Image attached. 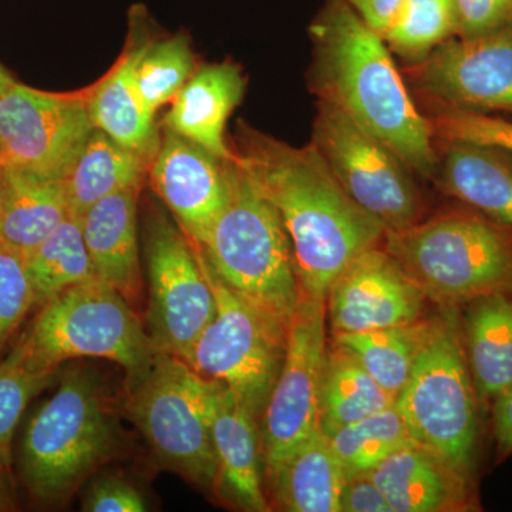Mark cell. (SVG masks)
Listing matches in <instances>:
<instances>
[{"instance_id":"obj_39","label":"cell","mask_w":512,"mask_h":512,"mask_svg":"<svg viewBox=\"0 0 512 512\" xmlns=\"http://www.w3.org/2000/svg\"><path fill=\"white\" fill-rule=\"evenodd\" d=\"M495 461L503 463L512 456V384L498 394L490 406Z\"/></svg>"},{"instance_id":"obj_30","label":"cell","mask_w":512,"mask_h":512,"mask_svg":"<svg viewBox=\"0 0 512 512\" xmlns=\"http://www.w3.org/2000/svg\"><path fill=\"white\" fill-rule=\"evenodd\" d=\"M328 439L346 478L369 474L394 451L416 443L396 403L342 427Z\"/></svg>"},{"instance_id":"obj_23","label":"cell","mask_w":512,"mask_h":512,"mask_svg":"<svg viewBox=\"0 0 512 512\" xmlns=\"http://www.w3.org/2000/svg\"><path fill=\"white\" fill-rule=\"evenodd\" d=\"M3 175L0 244L26 256L70 215L63 180L9 164Z\"/></svg>"},{"instance_id":"obj_15","label":"cell","mask_w":512,"mask_h":512,"mask_svg":"<svg viewBox=\"0 0 512 512\" xmlns=\"http://www.w3.org/2000/svg\"><path fill=\"white\" fill-rule=\"evenodd\" d=\"M380 245L357 256L330 286L326 319L332 335L369 332L423 319L429 299Z\"/></svg>"},{"instance_id":"obj_32","label":"cell","mask_w":512,"mask_h":512,"mask_svg":"<svg viewBox=\"0 0 512 512\" xmlns=\"http://www.w3.org/2000/svg\"><path fill=\"white\" fill-rule=\"evenodd\" d=\"M197 70L190 40L175 35L144 42L136 64V84L148 110L156 111L171 103Z\"/></svg>"},{"instance_id":"obj_36","label":"cell","mask_w":512,"mask_h":512,"mask_svg":"<svg viewBox=\"0 0 512 512\" xmlns=\"http://www.w3.org/2000/svg\"><path fill=\"white\" fill-rule=\"evenodd\" d=\"M83 510L90 512H144L143 494L123 478L103 477L94 481L86 493Z\"/></svg>"},{"instance_id":"obj_11","label":"cell","mask_w":512,"mask_h":512,"mask_svg":"<svg viewBox=\"0 0 512 512\" xmlns=\"http://www.w3.org/2000/svg\"><path fill=\"white\" fill-rule=\"evenodd\" d=\"M150 302L147 333L154 348L184 359L215 315V296L201 249L180 225L154 212L146 225Z\"/></svg>"},{"instance_id":"obj_3","label":"cell","mask_w":512,"mask_h":512,"mask_svg":"<svg viewBox=\"0 0 512 512\" xmlns=\"http://www.w3.org/2000/svg\"><path fill=\"white\" fill-rule=\"evenodd\" d=\"M383 248L440 308L512 289V225L466 204L384 232Z\"/></svg>"},{"instance_id":"obj_40","label":"cell","mask_w":512,"mask_h":512,"mask_svg":"<svg viewBox=\"0 0 512 512\" xmlns=\"http://www.w3.org/2000/svg\"><path fill=\"white\" fill-rule=\"evenodd\" d=\"M343 2L348 3L370 28L382 35L392 22L403 0H343Z\"/></svg>"},{"instance_id":"obj_10","label":"cell","mask_w":512,"mask_h":512,"mask_svg":"<svg viewBox=\"0 0 512 512\" xmlns=\"http://www.w3.org/2000/svg\"><path fill=\"white\" fill-rule=\"evenodd\" d=\"M312 143L343 190L386 231L420 221L423 207L410 168L343 111L319 101Z\"/></svg>"},{"instance_id":"obj_42","label":"cell","mask_w":512,"mask_h":512,"mask_svg":"<svg viewBox=\"0 0 512 512\" xmlns=\"http://www.w3.org/2000/svg\"><path fill=\"white\" fill-rule=\"evenodd\" d=\"M3 194H5V175H3V167L0 168V212H2Z\"/></svg>"},{"instance_id":"obj_21","label":"cell","mask_w":512,"mask_h":512,"mask_svg":"<svg viewBox=\"0 0 512 512\" xmlns=\"http://www.w3.org/2000/svg\"><path fill=\"white\" fill-rule=\"evenodd\" d=\"M467 363L485 410L512 384V289L458 308Z\"/></svg>"},{"instance_id":"obj_35","label":"cell","mask_w":512,"mask_h":512,"mask_svg":"<svg viewBox=\"0 0 512 512\" xmlns=\"http://www.w3.org/2000/svg\"><path fill=\"white\" fill-rule=\"evenodd\" d=\"M434 134L446 143L467 141L512 151V121L487 113L441 109L431 121Z\"/></svg>"},{"instance_id":"obj_43","label":"cell","mask_w":512,"mask_h":512,"mask_svg":"<svg viewBox=\"0 0 512 512\" xmlns=\"http://www.w3.org/2000/svg\"><path fill=\"white\" fill-rule=\"evenodd\" d=\"M5 507V495L2 493V488H0V510Z\"/></svg>"},{"instance_id":"obj_8","label":"cell","mask_w":512,"mask_h":512,"mask_svg":"<svg viewBox=\"0 0 512 512\" xmlns=\"http://www.w3.org/2000/svg\"><path fill=\"white\" fill-rule=\"evenodd\" d=\"M128 382V417L158 463L201 490L214 491L218 473L211 431L214 382L161 350Z\"/></svg>"},{"instance_id":"obj_27","label":"cell","mask_w":512,"mask_h":512,"mask_svg":"<svg viewBox=\"0 0 512 512\" xmlns=\"http://www.w3.org/2000/svg\"><path fill=\"white\" fill-rule=\"evenodd\" d=\"M394 403V397L348 349L333 340L328 343L319 409V427L325 436H332L342 427L382 412Z\"/></svg>"},{"instance_id":"obj_12","label":"cell","mask_w":512,"mask_h":512,"mask_svg":"<svg viewBox=\"0 0 512 512\" xmlns=\"http://www.w3.org/2000/svg\"><path fill=\"white\" fill-rule=\"evenodd\" d=\"M326 352V301L302 298L289 323L284 365L259 424L268 483L286 458L319 429Z\"/></svg>"},{"instance_id":"obj_34","label":"cell","mask_w":512,"mask_h":512,"mask_svg":"<svg viewBox=\"0 0 512 512\" xmlns=\"http://www.w3.org/2000/svg\"><path fill=\"white\" fill-rule=\"evenodd\" d=\"M35 305L25 258L0 244V350Z\"/></svg>"},{"instance_id":"obj_41","label":"cell","mask_w":512,"mask_h":512,"mask_svg":"<svg viewBox=\"0 0 512 512\" xmlns=\"http://www.w3.org/2000/svg\"><path fill=\"white\" fill-rule=\"evenodd\" d=\"M15 83V80L10 76L8 70L0 64V94L5 93L6 90Z\"/></svg>"},{"instance_id":"obj_18","label":"cell","mask_w":512,"mask_h":512,"mask_svg":"<svg viewBox=\"0 0 512 512\" xmlns=\"http://www.w3.org/2000/svg\"><path fill=\"white\" fill-rule=\"evenodd\" d=\"M393 512L480 510L477 485L429 448H399L369 473Z\"/></svg>"},{"instance_id":"obj_17","label":"cell","mask_w":512,"mask_h":512,"mask_svg":"<svg viewBox=\"0 0 512 512\" xmlns=\"http://www.w3.org/2000/svg\"><path fill=\"white\" fill-rule=\"evenodd\" d=\"M212 443L217 457L215 493L238 510H271L264 491L261 426L248 407L224 384L214 382Z\"/></svg>"},{"instance_id":"obj_26","label":"cell","mask_w":512,"mask_h":512,"mask_svg":"<svg viewBox=\"0 0 512 512\" xmlns=\"http://www.w3.org/2000/svg\"><path fill=\"white\" fill-rule=\"evenodd\" d=\"M150 164V158L121 146L99 128H94L63 178L70 214L82 218L93 204L113 192L127 188L140 190Z\"/></svg>"},{"instance_id":"obj_38","label":"cell","mask_w":512,"mask_h":512,"mask_svg":"<svg viewBox=\"0 0 512 512\" xmlns=\"http://www.w3.org/2000/svg\"><path fill=\"white\" fill-rule=\"evenodd\" d=\"M339 512H393L369 474L346 478L339 498Z\"/></svg>"},{"instance_id":"obj_33","label":"cell","mask_w":512,"mask_h":512,"mask_svg":"<svg viewBox=\"0 0 512 512\" xmlns=\"http://www.w3.org/2000/svg\"><path fill=\"white\" fill-rule=\"evenodd\" d=\"M55 373L37 372L10 353L0 362V470L9 474L12 443L30 400L45 390Z\"/></svg>"},{"instance_id":"obj_20","label":"cell","mask_w":512,"mask_h":512,"mask_svg":"<svg viewBox=\"0 0 512 512\" xmlns=\"http://www.w3.org/2000/svg\"><path fill=\"white\" fill-rule=\"evenodd\" d=\"M137 195L136 188L113 192L82 217L84 242L97 279L130 303L137 301L141 292Z\"/></svg>"},{"instance_id":"obj_16","label":"cell","mask_w":512,"mask_h":512,"mask_svg":"<svg viewBox=\"0 0 512 512\" xmlns=\"http://www.w3.org/2000/svg\"><path fill=\"white\" fill-rule=\"evenodd\" d=\"M231 161L215 157L170 128L160 138L148 170L151 184L194 244H204L227 204Z\"/></svg>"},{"instance_id":"obj_24","label":"cell","mask_w":512,"mask_h":512,"mask_svg":"<svg viewBox=\"0 0 512 512\" xmlns=\"http://www.w3.org/2000/svg\"><path fill=\"white\" fill-rule=\"evenodd\" d=\"M143 46L144 42L134 39L133 47L93 92L87 94V106L94 128L153 161L160 137L154 114L141 100L136 84V64Z\"/></svg>"},{"instance_id":"obj_6","label":"cell","mask_w":512,"mask_h":512,"mask_svg":"<svg viewBox=\"0 0 512 512\" xmlns=\"http://www.w3.org/2000/svg\"><path fill=\"white\" fill-rule=\"evenodd\" d=\"M396 407L417 444L477 485L485 409L468 367L458 308H440L433 318Z\"/></svg>"},{"instance_id":"obj_19","label":"cell","mask_w":512,"mask_h":512,"mask_svg":"<svg viewBox=\"0 0 512 512\" xmlns=\"http://www.w3.org/2000/svg\"><path fill=\"white\" fill-rule=\"evenodd\" d=\"M245 80L237 64L222 62L198 67L171 101L165 124L221 160H235L225 143V128L241 103Z\"/></svg>"},{"instance_id":"obj_13","label":"cell","mask_w":512,"mask_h":512,"mask_svg":"<svg viewBox=\"0 0 512 512\" xmlns=\"http://www.w3.org/2000/svg\"><path fill=\"white\" fill-rule=\"evenodd\" d=\"M93 130L82 94L42 92L19 83L0 94L5 164L63 180Z\"/></svg>"},{"instance_id":"obj_2","label":"cell","mask_w":512,"mask_h":512,"mask_svg":"<svg viewBox=\"0 0 512 512\" xmlns=\"http://www.w3.org/2000/svg\"><path fill=\"white\" fill-rule=\"evenodd\" d=\"M309 32L320 101L386 144L412 173L431 177L440 164L433 124L417 110L383 37L343 0H329Z\"/></svg>"},{"instance_id":"obj_37","label":"cell","mask_w":512,"mask_h":512,"mask_svg":"<svg viewBox=\"0 0 512 512\" xmlns=\"http://www.w3.org/2000/svg\"><path fill=\"white\" fill-rule=\"evenodd\" d=\"M457 37H474L512 25V0H456Z\"/></svg>"},{"instance_id":"obj_4","label":"cell","mask_w":512,"mask_h":512,"mask_svg":"<svg viewBox=\"0 0 512 512\" xmlns=\"http://www.w3.org/2000/svg\"><path fill=\"white\" fill-rule=\"evenodd\" d=\"M198 247L229 288L289 328L302 301L291 242L237 154L229 163L227 204Z\"/></svg>"},{"instance_id":"obj_31","label":"cell","mask_w":512,"mask_h":512,"mask_svg":"<svg viewBox=\"0 0 512 512\" xmlns=\"http://www.w3.org/2000/svg\"><path fill=\"white\" fill-rule=\"evenodd\" d=\"M458 29L456 0H403L380 36L397 55L420 62L436 47L457 37Z\"/></svg>"},{"instance_id":"obj_25","label":"cell","mask_w":512,"mask_h":512,"mask_svg":"<svg viewBox=\"0 0 512 512\" xmlns=\"http://www.w3.org/2000/svg\"><path fill=\"white\" fill-rule=\"evenodd\" d=\"M345 480L328 436L319 427L286 458L268 485L278 510L339 512Z\"/></svg>"},{"instance_id":"obj_5","label":"cell","mask_w":512,"mask_h":512,"mask_svg":"<svg viewBox=\"0 0 512 512\" xmlns=\"http://www.w3.org/2000/svg\"><path fill=\"white\" fill-rule=\"evenodd\" d=\"M116 426L96 375L74 366L33 414L23 434L19 467L33 500H67L116 450Z\"/></svg>"},{"instance_id":"obj_22","label":"cell","mask_w":512,"mask_h":512,"mask_svg":"<svg viewBox=\"0 0 512 512\" xmlns=\"http://www.w3.org/2000/svg\"><path fill=\"white\" fill-rule=\"evenodd\" d=\"M440 185L461 204L512 225V151L487 144L446 143Z\"/></svg>"},{"instance_id":"obj_29","label":"cell","mask_w":512,"mask_h":512,"mask_svg":"<svg viewBox=\"0 0 512 512\" xmlns=\"http://www.w3.org/2000/svg\"><path fill=\"white\" fill-rule=\"evenodd\" d=\"M23 258L39 306L74 286L99 281L84 242L82 218L77 215L70 214Z\"/></svg>"},{"instance_id":"obj_1","label":"cell","mask_w":512,"mask_h":512,"mask_svg":"<svg viewBox=\"0 0 512 512\" xmlns=\"http://www.w3.org/2000/svg\"><path fill=\"white\" fill-rule=\"evenodd\" d=\"M237 160L281 217L302 298L326 301L357 256L382 244L386 229L343 190L313 143L292 147L244 126Z\"/></svg>"},{"instance_id":"obj_28","label":"cell","mask_w":512,"mask_h":512,"mask_svg":"<svg viewBox=\"0 0 512 512\" xmlns=\"http://www.w3.org/2000/svg\"><path fill=\"white\" fill-rule=\"evenodd\" d=\"M433 319H420L407 325L369 330V332L338 333L333 342L348 349L365 367L367 373L394 400L409 382L424 343L429 338Z\"/></svg>"},{"instance_id":"obj_14","label":"cell","mask_w":512,"mask_h":512,"mask_svg":"<svg viewBox=\"0 0 512 512\" xmlns=\"http://www.w3.org/2000/svg\"><path fill=\"white\" fill-rule=\"evenodd\" d=\"M414 82L441 109L512 113V25L453 37L413 69Z\"/></svg>"},{"instance_id":"obj_9","label":"cell","mask_w":512,"mask_h":512,"mask_svg":"<svg viewBox=\"0 0 512 512\" xmlns=\"http://www.w3.org/2000/svg\"><path fill=\"white\" fill-rule=\"evenodd\" d=\"M201 259L217 308L183 360L205 380L232 390L261 424L284 365L288 328L229 288L202 251Z\"/></svg>"},{"instance_id":"obj_7","label":"cell","mask_w":512,"mask_h":512,"mask_svg":"<svg viewBox=\"0 0 512 512\" xmlns=\"http://www.w3.org/2000/svg\"><path fill=\"white\" fill-rule=\"evenodd\" d=\"M154 348L131 303L101 281L67 289L42 305L12 350L37 372L56 373L67 360L96 357L136 376L153 360Z\"/></svg>"},{"instance_id":"obj_44","label":"cell","mask_w":512,"mask_h":512,"mask_svg":"<svg viewBox=\"0 0 512 512\" xmlns=\"http://www.w3.org/2000/svg\"><path fill=\"white\" fill-rule=\"evenodd\" d=\"M3 165H5V156H3L2 147H0V168H2Z\"/></svg>"}]
</instances>
